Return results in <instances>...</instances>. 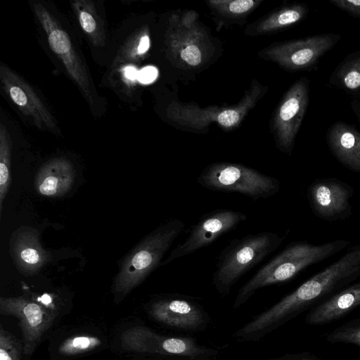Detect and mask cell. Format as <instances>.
I'll return each instance as SVG.
<instances>
[{
  "label": "cell",
  "mask_w": 360,
  "mask_h": 360,
  "mask_svg": "<svg viewBox=\"0 0 360 360\" xmlns=\"http://www.w3.org/2000/svg\"><path fill=\"white\" fill-rule=\"evenodd\" d=\"M11 247L17 268L26 276L37 274L51 259L50 253L40 243L38 231L30 227L15 233Z\"/></svg>",
  "instance_id": "obj_13"
},
{
  "label": "cell",
  "mask_w": 360,
  "mask_h": 360,
  "mask_svg": "<svg viewBox=\"0 0 360 360\" xmlns=\"http://www.w3.org/2000/svg\"><path fill=\"white\" fill-rule=\"evenodd\" d=\"M0 314L19 320L25 355L33 354L56 316L53 310L23 297H1Z\"/></svg>",
  "instance_id": "obj_9"
},
{
  "label": "cell",
  "mask_w": 360,
  "mask_h": 360,
  "mask_svg": "<svg viewBox=\"0 0 360 360\" xmlns=\"http://www.w3.org/2000/svg\"><path fill=\"white\" fill-rule=\"evenodd\" d=\"M240 118L238 110L233 109L226 110L220 112L217 117V122L225 127H230L238 123Z\"/></svg>",
  "instance_id": "obj_29"
},
{
  "label": "cell",
  "mask_w": 360,
  "mask_h": 360,
  "mask_svg": "<svg viewBox=\"0 0 360 360\" xmlns=\"http://www.w3.org/2000/svg\"><path fill=\"white\" fill-rule=\"evenodd\" d=\"M162 349L164 354L184 356H196L205 352L192 340L179 338H165L162 344Z\"/></svg>",
  "instance_id": "obj_25"
},
{
  "label": "cell",
  "mask_w": 360,
  "mask_h": 360,
  "mask_svg": "<svg viewBox=\"0 0 360 360\" xmlns=\"http://www.w3.org/2000/svg\"><path fill=\"white\" fill-rule=\"evenodd\" d=\"M292 360H319V359H316L315 358H310V357H303V358L295 359H292Z\"/></svg>",
  "instance_id": "obj_34"
},
{
  "label": "cell",
  "mask_w": 360,
  "mask_h": 360,
  "mask_svg": "<svg viewBox=\"0 0 360 360\" xmlns=\"http://www.w3.org/2000/svg\"><path fill=\"white\" fill-rule=\"evenodd\" d=\"M247 219V214L231 209H217L203 214L191 226L184 242L171 251L160 266H165L211 245L223 235L236 229Z\"/></svg>",
  "instance_id": "obj_8"
},
{
  "label": "cell",
  "mask_w": 360,
  "mask_h": 360,
  "mask_svg": "<svg viewBox=\"0 0 360 360\" xmlns=\"http://www.w3.org/2000/svg\"><path fill=\"white\" fill-rule=\"evenodd\" d=\"M124 75L127 79L134 81L138 79L139 72L134 67H126L124 70Z\"/></svg>",
  "instance_id": "obj_33"
},
{
  "label": "cell",
  "mask_w": 360,
  "mask_h": 360,
  "mask_svg": "<svg viewBox=\"0 0 360 360\" xmlns=\"http://www.w3.org/2000/svg\"><path fill=\"white\" fill-rule=\"evenodd\" d=\"M150 314L155 320L179 328L193 329L202 322L197 305L181 297L164 298L153 302Z\"/></svg>",
  "instance_id": "obj_14"
},
{
  "label": "cell",
  "mask_w": 360,
  "mask_h": 360,
  "mask_svg": "<svg viewBox=\"0 0 360 360\" xmlns=\"http://www.w3.org/2000/svg\"><path fill=\"white\" fill-rule=\"evenodd\" d=\"M185 228L184 222L172 218L147 235L122 262L112 292L124 296L141 283L162 263V259Z\"/></svg>",
  "instance_id": "obj_3"
},
{
  "label": "cell",
  "mask_w": 360,
  "mask_h": 360,
  "mask_svg": "<svg viewBox=\"0 0 360 360\" xmlns=\"http://www.w3.org/2000/svg\"><path fill=\"white\" fill-rule=\"evenodd\" d=\"M283 238L271 231L248 234L232 240L219 253L212 283L221 295L247 272L278 249Z\"/></svg>",
  "instance_id": "obj_4"
},
{
  "label": "cell",
  "mask_w": 360,
  "mask_h": 360,
  "mask_svg": "<svg viewBox=\"0 0 360 360\" xmlns=\"http://www.w3.org/2000/svg\"><path fill=\"white\" fill-rule=\"evenodd\" d=\"M226 6L229 13L233 14H241L250 11L255 4L252 0H236L225 1Z\"/></svg>",
  "instance_id": "obj_30"
},
{
  "label": "cell",
  "mask_w": 360,
  "mask_h": 360,
  "mask_svg": "<svg viewBox=\"0 0 360 360\" xmlns=\"http://www.w3.org/2000/svg\"><path fill=\"white\" fill-rule=\"evenodd\" d=\"M330 1L341 10L360 18V0H330Z\"/></svg>",
  "instance_id": "obj_28"
},
{
  "label": "cell",
  "mask_w": 360,
  "mask_h": 360,
  "mask_svg": "<svg viewBox=\"0 0 360 360\" xmlns=\"http://www.w3.org/2000/svg\"><path fill=\"white\" fill-rule=\"evenodd\" d=\"M360 305V282L338 292L314 307L307 316L310 325H320L333 321Z\"/></svg>",
  "instance_id": "obj_17"
},
{
  "label": "cell",
  "mask_w": 360,
  "mask_h": 360,
  "mask_svg": "<svg viewBox=\"0 0 360 360\" xmlns=\"http://www.w3.org/2000/svg\"><path fill=\"white\" fill-rule=\"evenodd\" d=\"M165 337L160 336L146 326L129 328L120 335L122 347L127 350L164 354L162 344Z\"/></svg>",
  "instance_id": "obj_18"
},
{
  "label": "cell",
  "mask_w": 360,
  "mask_h": 360,
  "mask_svg": "<svg viewBox=\"0 0 360 360\" xmlns=\"http://www.w3.org/2000/svg\"><path fill=\"white\" fill-rule=\"evenodd\" d=\"M308 102V83L302 78L287 92L275 116L277 145L283 151L290 153Z\"/></svg>",
  "instance_id": "obj_10"
},
{
  "label": "cell",
  "mask_w": 360,
  "mask_h": 360,
  "mask_svg": "<svg viewBox=\"0 0 360 360\" xmlns=\"http://www.w3.org/2000/svg\"><path fill=\"white\" fill-rule=\"evenodd\" d=\"M75 176V171L68 160L55 158L39 169L36 176V188L44 196H60L70 189Z\"/></svg>",
  "instance_id": "obj_15"
},
{
  "label": "cell",
  "mask_w": 360,
  "mask_h": 360,
  "mask_svg": "<svg viewBox=\"0 0 360 360\" xmlns=\"http://www.w3.org/2000/svg\"><path fill=\"white\" fill-rule=\"evenodd\" d=\"M352 189L340 181L328 179L314 182L309 198L316 213L325 219H335L349 206Z\"/></svg>",
  "instance_id": "obj_12"
},
{
  "label": "cell",
  "mask_w": 360,
  "mask_h": 360,
  "mask_svg": "<svg viewBox=\"0 0 360 360\" xmlns=\"http://www.w3.org/2000/svg\"><path fill=\"white\" fill-rule=\"evenodd\" d=\"M101 344L96 336L79 335L65 340L59 346L58 352L65 356H72L91 351Z\"/></svg>",
  "instance_id": "obj_23"
},
{
  "label": "cell",
  "mask_w": 360,
  "mask_h": 360,
  "mask_svg": "<svg viewBox=\"0 0 360 360\" xmlns=\"http://www.w3.org/2000/svg\"><path fill=\"white\" fill-rule=\"evenodd\" d=\"M11 139L6 127L0 125V216L3 201L7 194L11 179Z\"/></svg>",
  "instance_id": "obj_21"
},
{
  "label": "cell",
  "mask_w": 360,
  "mask_h": 360,
  "mask_svg": "<svg viewBox=\"0 0 360 360\" xmlns=\"http://www.w3.org/2000/svg\"><path fill=\"white\" fill-rule=\"evenodd\" d=\"M34 13L46 33L49 46L61 61L70 77L77 85L89 105L96 103L91 79L82 58L69 34L58 19L43 5L34 3Z\"/></svg>",
  "instance_id": "obj_6"
},
{
  "label": "cell",
  "mask_w": 360,
  "mask_h": 360,
  "mask_svg": "<svg viewBox=\"0 0 360 360\" xmlns=\"http://www.w3.org/2000/svg\"><path fill=\"white\" fill-rule=\"evenodd\" d=\"M349 244L345 240H336L321 245L304 242L289 244L259 269L240 288L234 307L245 303L259 288L288 281L307 266L333 256Z\"/></svg>",
  "instance_id": "obj_2"
},
{
  "label": "cell",
  "mask_w": 360,
  "mask_h": 360,
  "mask_svg": "<svg viewBox=\"0 0 360 360\" xmlns=\"http://www.w3.org/2000/svg\"><path fill=\"white\" fill-rule=\"evenodd\" d=\"M150 46V39L148 35H143L139 40L137 46V53L139 55L145 53Z\"/></svg>",
  "instance_id": "obj_32"
},
{
  "label": "cell",
  "mask_w": 360,
  "mask_h": 360,
  "mask_svg": "<svg viewBox=\"0 0 360 360\" xmlns=\"http://www.w3.org/2000/svg\"><path fill=\"white\" fill-rule=\"evenodd\" d=\"M356 114H357V116H358L359 120V121H360V108L357 110Z\"/></svg>",
  "instance_id": "obj_35"
},
{
  "label": "cell",
  "mask_w": 360,
  "mask_h": 360,
  "mask_svg": "<svg viewBox=\"0 0 360 360\" xmlns=\"http://www.w3.org/2000/svg\"><path fill=\"white\" fill-rule=\"evenodd\" d=\"M328 342L353 344L360 348V319L336 328L326 335Z\"/></svg>",
  "instance_id": "obj_24"
},
{
  "label": "cell",
  "mask_w": 360,
  "mask_h": 360,
  "mask_svg": "<svg viewBox=\"0 0 360 360\" xmlns=\"http://www.w3.org/2000/svg\"><path fill=\"white\" fill-rule=\"evenodd\" d=\"M1 88L8 99L38 129L60 134L58 122L34 89L6 65H0Z\"/></svg>",
  "instance_id": "obj_7"
},
{
  "label": "cell",
  "mask_w": 360,
  "mask_h": 360,
  "mask_svg": "<svg viewBox=\"0 0 360 360\" xmlns=\"http://www.w3.org/2000/svg\"><path fill=\"white\" fill-rule=\"evenodd\" d=\"M23 344L0 325V360H21Z\"/></svg>",
  "instance_id": "obj_26"
},
{
  "label": "cell",
  "mask_w": 360,
  "mask_h": 360,
  "mask_svg": "<svg viewBox=\"0 0 360 360\" xmlns=\"http://www.w3.org/2000/svg\"><path fill=\"white\" fill-rule=\"evenodd\" d=\"M79 23L94 46H103L106 36L103 22L90 1L77 0L72 5Z\"/></svg>",
  "instance_id": "obj_19"
},
{
  "label": "cell",
  "mask_w": 360,
  "mask_h": 360,
  "mask_svg": "<svg viewBox=\"0 0 360 360\" xmlns=\"http://www.w3.org/2000/svg\"><path fill=\"white\" fill-rule=\"evenodd\" d=\"M307 13V9L304 5L297 4L285 8L264 21L259 29L271 31L286 27L303 19Z\"/></svg>",
  "instance_id": "obj_22"
},
{
  "label": "cell",
  "mask_w": 360,
  "mask_h": 360,
  "mask_svg": "<svg viewBox=\"0 0 360 360\" xmlns=\"http://www.w3.org/2000/svg\"><path fill=\"white\" fill-rule=\"evenodd\" d=\"M333 79L345 90L360 91V52L347 57L336 69Z\"/></svg>",
  "instance_id": "obj_20"
},
{
  "label": "cell",
  "mask_w": 360,
  "mask_h": 360,
  "mask_svg": "<svg viewBox=\"0 0 360 360\" xmlns=\"http://www.w3.org/2000/svg\"><path fill=\"white\" fill-rule=\"evenodd\" d=\"M158 75L157 69L154 67H146L139 72L138 80L143 84H149L154 81Z\"/></svg>",
  "instance_id": "obj_31"
},
{
  "label": "cell",
  "mask_w": 360,
  "mask_h": 360,
  "mask_svg": "<svg viewBox=\"0 0 360 360\" xmlns=\"http://www.w3.org/2000/svg\"><path fill=\"white\" fill-rule=\"evenodd\" d=\"M181 58L188 64L196 66L201 62L202 54L197 46L190 44L181 50Z\"/></svg>",
  "instance_id": "obj_27"
},
{
  "label": "cell",
  "mask_w": 360,
  "mask_h": 360,
  "mask_svg": "<svg viewBox=\"0 0 360 360\" xmlns=\"http://www.w3.org/2000/svg\"><path fill=\"white\" fill-rule=\"evenodd\" d=\"M198 183L208 190L236 192L255 200L268 198L280 190V182L245 165L227 162L212 163L197 178Z\"/></svg>",
  "instance_id": "obj_5"
},
{
  "label": "cell",
  "mask_w": 360,
  "mask_h": 360,
  "mask_svg": "<svg viewBox=\"0 0 360 360\" xmlns=\"http://www.w3.org/2000/svg\"><path fill=\"white\" fill-rule=\"evenodd\" d=\"M360 276V244L300 285L267 311L246 324L239 335L264 332L297 314L325 295Z\"/></svg>",
  "instance_id": "obj_1"
},
{
  "label": "cell",
  "mask_w": 360,
  "mask_h": 360,
  "mask_svg": "<svg viewBox=\"0 0 360 360\" xmlns=\"http://www.w3.org/2000/svg\"><path fill=\"white\" fill-rule=\"evenodd\" d=\"M334 34H319L277 46L274 51L276 60L292 70L313 66L338 40Z\"/></svg>",
  "instance_id": "obj_11"
},
{
  "label": "cell",
  "mask_w": 360,
  "mask_h": 360,
  "mask_svg": "<svg viewBox=\"0 0 360 360\" xmlns=\"http://www.w3.org/2000/svg\"><path fill=\"white\" fill-rule=\"evenodd\" d=\"M327 141L342 165L360 173V133L356 129L344 122H336L328 129Z\"/></svg>",
  "instance_id": "obj_16"
}]
</instances>
